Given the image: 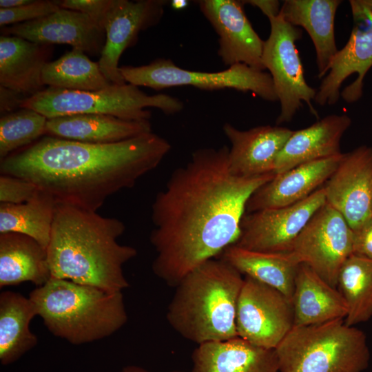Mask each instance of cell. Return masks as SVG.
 Here are the masks:
<instances>
[{
	"label": "cell",
	"mask_w": 372,
	"mask_h": 372,
	"mask_svg": "<svg viewBox=\"0 0 372 372\" xmlns=\"http://www.w3.org/2000/svg\"><path fill=\"white\" fill-rule=\"evenodd\" d=\"M291 303L293 327L344 319L348 312L347 302L338 289L304 263L297 270Z\"/></svg>",
	"instance_id": "25"
},
{
	"label": "cell",
	"mask_w": 372,
	"mask_h": 372,
	"mask_svg": "<svg viewBox=\"0 0 372 372\" xmlns=\"http://www.w3.org/2000/svg\"><path fill=\"white\" fill-rule=\"evenodd\" d=\"M183 103L168 94L148 95L138 86L125 83L111 84L98 90L80 91L48 87L21 103V108L32 109L47 118L74 114H100L129 121L148 120L147 107H154L165 114L183 109Z\"/></svg>",
	"instance_id": "7"
},
{
	"label": "cell",
	"mask_w": 372,
	"mask_h": 372,
	"mask_svg": "<svg viewBox=\"0 0 372 372\" xmlns=\"http://www.w3.org/2000/svg\"><path fill=\"white\" fill-rule=\"evenodd\" d=\"M275 351L280 372H363L370 360L364 333L344 319L293 327Z\"/></svg>",
	"instance_id": "6"
},
{
	"label": "cell",
	"mask_w": 372,
	"mask_h": 372,
	"mask_svg": "<svg viewBox=\"0 0 372 372\" xmlns=\"http://www.w3.org/2000/svg\"><path fill=\"white\" fill-rule=\"evenodd\" d=\"M326 203L337 210L352 230L372 217V147L361 145L344 153L323 186Z\"/></svg>",
	"instance_id": "15"
},
{
	"label": "cell",
	"mask_w": 372,
	"mask_h": 372,
	"mask_svg": "<svg viewBox=\"0 0 372 372\" xmlns=\"http://www.w3.org/2000/svg\"><path fill=\"white\" fill-rule=\"evenodd\" d=\"M353 231V254L372 259V217Z\"/></svg>",
	"instance_id": "35"
},
{
	"label": "cell",
	"mask_w": 372,
	"mask_h": 372,
	"mask_svg": "<svg viewBox=\"0 0 372 372\" xmlns=\"http://www.w3.org/2000/svg\"><path fill=\"white\" fill-rule=\"evenodd\" d=\"M223 130L231 143L230 172L242 178L274 173L277 157L293 131L269 125L241 130L230 123H225Z\"/></svg>",
	"instance_id": "18"
},
{
	"label": "cell",
	"mask_w": 372,
	"mask_h": 372,
	"mask_svg": "<svg viewBox=\"0 0 372 372\" xmlns=\"http://www.w3.org/2000/svg\"><path fill=\"white\" fill-rule=\"evenodd\" d=\"M270 34L264 41L262 62L269 70L280 105L276 125L290 122L305 103L318 116L312 105L317 90L306 81L296 42L301 30L285 21L279 14L270 18Z\"/></svg>",
	"instance_id": "9"
},
{
	"label": "cell",
	"mask_w": 372,
	"mask_h": 372,
	"mask_svg": "<svg viewBox=\"0 0 372 372\" xmlns=\"http://www.w3.org/2000/svg\"><path fill=\"white\" fill-rule=\"evenodd\" d=\"M192 372H280L275 349L236 337L198 345Z\"/></svg>",
	"instance_id": "21"
},
{
	"label": "cell",
	"mask_w": 372,
	"mask_h": 372,
	"mask_svg": "<svg viewBox=\"0 0 372 372\" xmlns=\"http://www.w3.org/2000/svg\"><path fill=\"white\" fill-rule=\"evenodd\" d=\"M167 1L108 0L96 21L105 31V41L98 61L105 78L113 84H124L118 67L121 54L134 45L141 31L161 20Z\"/></svg>",
	"instance_id": "14"
},
{
	"label": "cell",
	"mask_w": 372,
	"mask_h": 372,
	"mask_svg": "<svg viewBox=\"0 0 372 372\" xmlns=\"http://www.w3.org/2000/svg\"><path fill=\"white\" fill-rule=\"evenodd\" d=\"M29 298L48 331L72 344L109 337L127 320L122 292L50 278Z\"/></svg>",
	"instance_id": "5"
},
{
	"label": "cell",
	"mask_w": 372,
	"mask_h": 372,
	"mask_svg": "<svg viewBox=\"0 0 372 372\" xmlns=\"http://www.w3.org/2000/svg\"><path fill=\"white\" fill-rule=\"evenodd\" d=\"M121 372H149L147 370L138 366L135 365H129L124 367ZM171 372H182L179 371H173Z\"/></svg>",
	"instance_id": "39"
},
{
	"label": "cell",
	"mask_w": 372,
	"mask_h": 372,
	"mask_svg": "<svg viewBox=\"0 0 372 372\" xmlns=\"http://www.w3.org/2000/svg\"><path fill=\"white\" fill-rule=\"evenodd\" d=\"M169 143L152 132L94 144L45 136L1 161V174L33 183L56 203L96 211L161 163Z\"/></svg>",
	"instance_id": "2"
},
{
	"label": "cell",
	"mask_w": 372,
	"mask_h": 372,
	"mask_svg": "<svg viewBox=\"0 0 372 372\" xmlns=\"http://www.w3.org/2000/svg\"><path fill=\"white\" fill-rule=\"evenodd\" d=\"M37 316L34 302L28 297L5 291L0 294V361L3 365L18 360L38 343L30 328Z\"/></svg>",
	"instance_id": "28"
},
{
	"label": "cell",
	"mask_w": 372,
	"mask_h": 372,
	"mask_svg": "<svg viewBox=\"0 0 372 372\" xmlns=\"http://www.w3.org/2000/svg\"><path fill=\"white\" fill-rule=\"evenodd\" d=\"M125 230L116 218L56 203L47 248L51 278L122 292L129 287L123 265L137 255L118 242Z\"/></svg>",
	"instance_id": "3"
},
{
	"label": "cell",
	"mask_w": 372,
	"mask_h": 372,
	"mask_svg": "<svg viewBox=\"0 0 372 372\" xmlns=\"http://www.w3.org/2000/svg\"><path fill=\"white\" fill-rule=\"evenodd\" d=\"M236 327L238 337L256 346L275 349L293 327L291 301L276 289L245 276Z\"/></svg>",
	"instance_id": "12"
},
{
	"label": "cell",
	"mask_w": 372,
	"mask_h": 372,
	"mask_svg": "<svg viewBox=\"0 0 372 372\" xmlns=\"http://www.w3.org/2000/svg\"><path fill=\"white\" fill-rule=\"evenodd\" d=\"M371 209H372V190H371Z\"/></svg>",
	"instance_id": "42"
},
{
	"label": "cell",
	"mask_w": 372,
	"mask_h": 372,
	"mask_svg": "<svg viewBox=\"0 0 372 372\" xmlns=\"http://www.w3.org/2000/svg\"><path fill=\"white\" fill-rule=\"evenodd\" d=\"M244 4H249L258 8L268 19L277 17L280 14L281 5L278 0H246Z\"/></svg>",
	"instance_id": "37"
},
{
	"label": "cell",
	"mask_w": 372,
	"mask_h": 372,
	"mask_svg": "<svg viewBox=\"0 0 372 372\" xmlns=\"http://www.w3.org/2000/svg\"><path fill=\"white\" fill-rule=\"evenodd\" d=\"M364 4L372 10V0H361Z\"/></svg>",
	"instance_id": "41"
},
{
	"label": "cell",
	"mask_w": 372,
	"mask_h": 372,
	"mask_svg": "<svg viewBox=\"0 0 372 372\" xmlns=\"http://www.w3.org/2000/svg\"><path fill=\"white\" fill-rule=\"evenodd\" d=\"M351 122L347 114H331L306 128L293 130L277 157L275 174L341 154V139Z\"/></svg>",
	"instance_id": "20"
},
{
	"label": "cell",
	"mask_w": 372,
	"mask_h": 372,
	"mask_svg": "<svg viewBox=\"0 0 372 372\" xmlns=\"http://www.w3.org/2000/svg\"><path fill=\"white\" fill-rule=\"evenodd\" d=\"M326 203L323 186L293 205L245 213L234 244L262 252H289L313 214Z\"/></svg>",
	"instance_id": "13"
},
{
	"label": "cell",
	"mask_w": 372,
	"mask_h": 372,
	"mask_svg": "<svg viewBox=\"0 0 372 372\" xmlns=\"http://www.w3.org/2000/svg\"><path fill=\"white\" fill-rule=\"evenodd\" d=\"M243 282L242 274L221 258L205 262L176 287L168 322L198 345L238 337L236 309Z\"/></svg>",
	"instance_id": "4"
},
{
	"label": "cell",
	"mask_w": 372,
	"mask_h": 372,
	"mask_svg": "<svg viewBox=\"0 0 372 372\" xmlns=\"http://www.w3.org/2000/svg\"><path fill=\"white\" fill-rule=\"evenodd\" d=\"M119 71L126 83L138 87L158 90L178 86H192L204 90L234 89L251 92L267 101H278L270 74L245 64L207 72L182 68L169 59L160 58L144 65L121 66Z\"/></svg>",
	"instance_id": "8"
},
{
	"label": "cell",
	"mask_w": 372,
	"mask_h": 372,
	"mask_svg": "<svg viewBox=\"0 0 372 372\" xmlns=\"http://www.w3.org/2000/svg\"><path fill=\"white\" fill-rule=\"evenodd\" d=\"M47 120L28 108L3 114L0 119L1 161L45 135Z\"/></svg>",
	"instance_id": "32"
},
{
	"label": "cell",
	"mask_w": 372,
	"mask_h": 372,
	"mask_svg": "<svg viewBox=\"0 0 372 372\" xmlns=\"http://www.w3.org/2000/svg\"><path fill=\"white\" fill-rule=\"evenodd\" d=\"M343 155L306 163L275 174L251 195L245 213L286 207L307 198L330 178Z\"/></svg>",
	"instance_id": "19"
},
{
	"label": "cell",
	"mask_w": 372,
	"mask_h": 372,
	"mask_svg": "<svg viewBox=\"0 0 372 372\" xmlns=\"http://www.w3.org/2000/svg\"><path fill=\"white\" fill-rule=\"evenodd\" d=\"M41 79L44 85L50 87L80 91L98 90L113 84L105 78L98 62L91 61L83 51L76 48L48 62Z\"/></svg>",
	"instance_id": "30"
},
{
	"label": "cell",
	"mask_w": 372,
	"mask_h": 372,
	"mask_svg": "<svg viewBox=\"0 0 372 372\" xmlns=\"http://www.w3.org/2000/svg\"><path fill=\"white\" fill-rule=\"evenodd\" d=\"M200 10L218 37V54L223 64H245L264 71V41L256 33L238 0H200Z\"/></svg>",
	"instance_id": "16"
},
{
	"label": "cell",
	"mask_w": 372,
	"mask_h": 372,
	"mask_svg": "<svg viewBox=\"0 0 372 372\" xmlns=\"http://www.w3.org/2000/svg\"><path fill=\"white\" fill-rule=\"evenodd\" d=\"M337 288L340 271L353 254V231L344 218L327 203L311 218L290 251Z\"/></svg>",
	"instance_id": "11"
},
{
	"label": "cell",
	"mask_w": 372,
	"mask_h": 372,
	"mask_svg": "<svg viewBox=\"0 0 372 372\" xmlns=\"http://www.w3.org/2000/svg\"><path fill=\"white\" fill-rule=\"evenodd\" d=\"M60 8L59 1L37 0L18 8H0V25L6 27L31 21L54 13Z\"/></svg>",
	"instance_id": "33"
},
{
	"label": "cell",
	"mask_w": 372,
	"mask_h": 372,
	"mask_svg": "<svg viewBox=\"0 0 372 372\" xmlns=\"http://www.w3.org/2000/svg\"><path fill=\"white\" fill-rule=\"evenodd\" d=\"M340 0H285L280 14L296 27L309 34L315 48L318 77L323 79L338 52L334 24Z\"/></svg>",
	"instance_id": "24"
},
{
	"label": "cell",
	"mask_w": 372,
	"mask_h": 372,
	"mask_svg": "<svg viewBox=\"0 0 372 372\" xmlns=\"http://www.w3.org/2000/svg\"><path fill=\"white\" fill-rule=\"evenodd\" d=\"M220 258L242 275L276 289L291 301L300 264L292 252L256 251L232 245L223 251Z\"/></svg>",
	"instance_id": "27"
},
{
	"label": "cell",
	"mask_w": 372,
	"mask_h": 372,
	"mask_svg": "<svg viewBox=\"0 0 372 372\" xmlns=\"http://www.w3.org/2000/svg\"><path fill=\"white\" fill-rule=\"evenodd\" d=\"M188 1L186 0H173L171 5L174 9L181 10L187 7Z\"/></svg>",
	"instance_id": "40"
},
{
	"label": "cell",
	"mask_w": 372,
	"mask_h": 372,
	"mask_svg": "<svg viewBox=\"0 0 372 372\" xmlns=\"http://www.w3.org/2000/svg\"><path fill=\"white\" fill-rule=\"evenodd\" d=\"M3 34L42 44H68L90 55H101L105 31L87 14L60 8L44 17L3 27Z\"/></svg>",
	"instance_id": "17"
},
{
	"label": "cell",
	"mask_w": 372,
	"mask_h": 372,
	"mask_svg": "<svg viewBox=\"0 0 372 372\" xmlns=\"http://www.w3.org/2000/svg\"><path fill=\"white\" fill-rule=\"evenodd\" d=\"M275 174H231L229 147H205L176 169L152 206L154 273L176 287L191 271L234 245L251 195Z\"/></svg>",
	"instance_id": "1"
},
{
	"label": "cell",
	"mask_w": 372,
	"mask_h": 372,
	"mask_svg": "<svg viewBox=\"0 0 372 372\" xmlns=\"http://www.w3.org/2000/svg\"><path fill=\"white\" fill-rule=\"evenodd\" d=\"M23 94L10 89L0 86V110L3 114L12 112L15 108L20 107L22 101L26 97Z\"/></svg>",
	"instance_id": "36"
},
{
	"label": "cell",
	"mask_w": 372,
	"mask_h": 372,
	"mask_svg": "<svg viewBox=\"0 0 372 372\" xmlns=\"http://www.w3.org/2000/svg\"><path fill=\"white\" fill-rule=\"evenodd\" d=\"M337 289L344 298L348 326L369 320L372 317V259L351 255L343 264Z\"/></svg>",
	"instance_id": "31"
},
{
	"label": "cell",
	"mask_w": 372,
	"mask_h": 372,
	"mask_svg": "<svg viewBox=\"0 0 372 372\" xmlns=\"http://www.w3.org/2000/svg\"><path fill=\"white\" fill-rule=\"evenodd\" d=\"M39 188L33 183L7 174L0 176V202L7 204H21L34 196Z\"/></svg>",
	"instance_id": "34"
},
{
	"label": "cell",
	"mask_w": 372,
	"mask_h": 372,
	"mask_svg": "<svg viewBox=\"0 0 372 372\" xmlns=\"http://www.w3.org/2000/svg\"><path fill=\"white\" fill-rule=\"evenodd\" d=\"M33 0H1L0 8H18L28 3H30Z\"/></svg>",
	"instance_id": "38"
},
{
	"label": "cell",
	"mask_w": 372,
	"mask_h": 372,
	"mask_svg": "<svg viewBox=\"0 0 372 372\" xmlns=\"http://www.w3.org/2000/svg\"><path fill=\"white\" fill-rule=\"evenodd\" d=\"M52 53V45L1 34L0 86L29 96L43 90L42 71Z\"/></svg>",
	"instance_id": "22"
},
{
	"label": "cell",
	"mask_w": 372,
	"mask_h": 372,
	"mask_svg": "<svg viewBox=\"0 0 372 372\" xmlns=\"http://www.w3.org/2000/svg\"><path fill=\"white\" fill-rule=\"evenodd\" d=\"M56 203L48 193L39 189L33 198L21 204L0 205V234L28 236L47 249Z\"/></svg>",
	"instance_id": "29"
},
{
	"label": "cell",
	"mask_w": 372,
	"mask_h": 372,
	"mask_svg": "<svg viewBox=\"0 0 372 372\" xmlns=\"http://www.w3.org/2000/svg\"><path fill=\"white\" fill-rule=\"evenodd\" d=\"M353 27L345 45L338 50L315 97L320 105H334L341 96L353 103L363 95L364 81L372 67V10L361 0H350Z\"/></svg>",
	"instance_id": "10"
},
{
	"label": "cell",
	"mask_w": 372,
	"mask_h": 372,
	"mask_svg": "<svg viewBox=\"0 0 372 372\" xmlns=\"http://www.w3.org/2000/svg\"><path fill=\"white\" fill-rule=\"evenodd\" d=\"M50 278L46 249L22 234H0V288L25 282L38 287Z\"/></svg>",
	"instance_id": "26"
},
{
	"label": "cell",
	"mask_w": 372,
	"mask_h": 372,
	"mask_svg": "<svg viewBox=\"0 0 372 372\" xmlns=\"http://www.w3.org/2000/svg\"><path fill=\"white\" fill-rule=\"evenodd\" d=\"M148 120L129 121L100 114H83L48 118L45 135L94 144L128 140L152 132Z\"/></svg>",
	"instance_id": "23"
}]
</instances>
